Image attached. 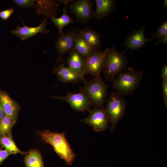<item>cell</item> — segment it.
<instances>
[{
    "label": "cell",
    "instance_id": "cell-2",
    "mask_svg": "<svg viewBox=\"0 0 167 167\" xmlns=\"http://www.w3.org/2000/svg\"><path fill=\"white\" fill-rule=\"evenodd\" d=\"M142 71L127 67L120 73L114 79L113 88L121 96L130 95L140 86L143 77Z\"/></svg>",
    "mask_w": 167,
    "mask_h": 167
},
{
    "label": "cell",
    "instance_id": "cell-5",
    "mask_svg": "<svg viewBox=\"0 0 167 167\" xmlns=\"http://www.w3.org/2000/svg\"><path fill=\"white\" fill-rule=\"evenodd\" d=\"M126 106V101L122 96L116 92L111 93L105 108L111 123V131H115L118 123L124 115Z\"/></svg>",
    "mask_w": 167,
    "mask_h": 167
},
{
    "label": "cell",
    "instance_id": "cell-7",
    "mask_svg": "<svg viewBox=\"0 0 167 167\" xmlns=\"http://www.w3.org/2000/svg\"><path fill=\"white\" fill-rule=\"evenodd\" d=\"M79 29L76 28H71L65 33L57 36L55 45L58 57V62L62 61L63 56L65 54L70 55L73 50L76 38L78 33Z\"/></svg>",
    "mask_w": 167,
    "mask_h": 167
},
{
    "label": "cell",
    "instance_id": "cell-21",
    "mask_svg": "<svg viewBox=\"0 0 167 167\" xmlns=\"http://www.w3.org/2000/svg\"><path fill=\"white\" fill-rule=\"evenodd\" d=\"M73 50L76 51L84 58L90 55L93 51L79 33L75 41Z\"/></svg>",
    "mask_w": 167,
    "mask_h": 167
},
{
    "label": "cell",
    "instance_id": "cell-13",
    "mask_svg": "<svg viewBox=\"0 0 167 167\" xmlns=\"http://www.w3.org/2000/svg\"><path fill=\"white\" fill-rule=\"evenodd\" d=\"M84 58L75 50L69 55L67 62L68 67L72 69L78 75L81 81L86 83L87 80L84 76L86 75Z\"/></svg>",
    "mask_w": 167,
    "mask_h": 167
},
{
    "label": "cell",
    "instance_id": "cell-23",
    "mask_svg": "<svg viewBox=\"0 0 167 167\" xmlns=\"http://www.w3.org/2000/svg\"><path fill=\"white\" fill-rule=\"evenodd\" d=\"M153 39L156 38L159 41L155 43V45L167 43V22L165 21L158 28L157 30L153 33Z\"/></svg>",
    "mask_w": 167,
    "mask_h": 167
},
{
    "label": "cell",
    "instance_id": "cell-31",
    "mask_svg": "<svg viewBox=\"0 0 167 167\" xmlns=\"http://www.w3.org/2000/svg\"><path fill=\"white\" fill-rule=\"evenodd\" d=\"M74 1V0H60L59 1V2L60 3H64L65 5H67L68 3L72 2Z\"/></svg>",
    "mask_w": 167,
    "mask_h": 167
},
{
    "label": "cell",
    "instance_id": "cell-16",
    "mask_svg": "<svg viewBox=\"0 0 167 167\" xmlns=\"http://www.w3.org/2000/svg\"><path fill=\"white\" fill-rule=\"evenodd\" d=\"M145 29L143 27L137 31H134L132 34H130L126 39L124 44L126 46V49L131 50H137L143 47L149 41L153 39H146L144 34Z\"/></svg>",
    "mask_w": 167,
    "mask_h": 167
},
{
    "label": "cell",
    "instance_id": "cell-12",
    "mask_svg": "<svg viewBox=\"0 0 167 167\" xmlns=\"http://www.w3.org/2000/svg\"><path fill=\"white\" fill-rule=\"evenodd\" d=\"M55 0H36L35 12L38 15H43L46 18L56 17L59 4Z\"/></svg>",
    "mask_w": 167,
    "mask_h": 167
},
{
    "label": "cell",
    "instance_id": "cell-9",
    "mask_svg": "<svg viewBox=\"0 0 167 167\" xmlns=\"http://www.w3.org/2000/svg\"><path fill=\"white\" fill-rule=\"evenodd\" d=\"M106 57L105 51L100 49L93 50L89 56L84 58V62L86 74L94 77L100 76L103 71Z\"/></svg>",
    "mask_w": 167,
    "mask_h": 167
},
{
    "label": "cell",
    "instance_id": "cell-11",
    "mask_svg": "<svg viewBox=\"0 0 167 167\" xmlns=\"http://www.w3.org/2000/svg\"><path fill=\"white\" fill-rule=\"evenodd\" d=\"M47 23V19L45 18L39 25L36 27H30L23 23V27L18 25L15 28L12 30L11 32L22 41H24L38 33H49L50 31L46 28Z\"/></svg>",
    "mask_w": 167,
    "mask_h": 167
},
{
    "label": "cell",
    "instance_id": "cell-15",
    "mask_svg": "<svg viewBox=\"0 0 167 167\" xmlns=\"http://www.w3.org/2000/svg\"><path fill=\"white\" fill-rule=\"evenodd\" d=\"M58 62L59 64L54 68L53 72L56 74L58 80L65 84L81 81L79 77L72 69L65 66V63Z\"/></svg>",
    "mask_w": 167,
    "mask_h": 167
},
{
    "label": "cell",
    "instance_id": "cell-25",
    "mask_svg": "<svg viewBox=\"0 0 167 167\" xmlns=\"http://www.w3.org/2000/svg\"><path fill=\"white\" fill-rule=\"evenodd\" d=\"M35 0H13V2L22 8L33 7L35 6Z\"/></svg>",
    "mask_w": 167,
    "mask_h": 167
},
{
    "label": "cell",
    "instance_id": "cell-32",
    "mask_svg": "<svg viewBox=\"0 0 167 167\" xmlns=\"http://www.w3.org/2000/svg\"><path fill=\"white\" fill-rule=\"evenodd\" d=\"M167 0H165L164 1V2L163 3V7L166 8L167 7Z\"/></svg>",
    "mask_w": 167,
    "mask_h": 167
},
{
    "label": "cell",
    "instance_id": "cell-22",
    "mask_svg": "<svg viewBox=\"0 0 167 167\" xmlns=\"http://www.w3.org/2000/svg\"><path fill=\"white\" fill-rule=\"evenodd\" d=\"M0 142L6 150L11 154L24 153V152L21 151L17 147L12 138L11 134L1 136L0 138Z\"/></svg>",
    "mask_w": 167,
    "mask_h": 167
},
{
    "label": "cell",
    "instance_id": "cell-10",
    "mask_svg": "<svg viewBox=\"0 0 167 167\" xmlns=\"http://www.w3.org/2000/svg\"><path fill=\"white\" fill-rule=\"evenodd\" d=\"M93 2L90 0H77L71 3L69 7L77 21L85 25L93 17Z\"/></svg>",
    "mask_w": 167,
    "mask_h": 167
},
{
    "label": "cell",
    "instance_id": "cell-28",
    "mask_svg": "<svg viewBox=\"0 0 167 167\" xmlns=\"http://www.w3.org/2000/svg\"><path fill=\"white\" fill-rule=\"evenodd\" d=\"M11 153L6 150L0 149V163Z\"/></svg>",
    "mask_w": 167,
    "mask_h": 167
},
{
    "label": "cell",
    "instance_id": "cell-24",
    "mask_svg": "<svg viewBox=\"0 0 167 167\" xmlns=\"http://www.w3.org/2000/svg\"><path fill=\"white\" fill-rule=\"evenodd\" d=\"M15 122V121L10 117L5 115L0 122V135L11 134V129Z\"/></svg>",
    "mask_w": 167,
    "mask_h": 167
},
{
    "label": "cell",
    "instance_id": "cell-19",
    "mask_svg": "<svg viewBox=\"0 0 167 167\" xmlns=\"http://www.w3.org/2000/svg\"><path fill=\"white\" fill-rule=\"evenodd\" d=\"M63 8L62 15L59 18L53 17L51 18L52 22L58 29L59 35L63 33V29L65 26L75 23L70 15L68 14L67 5Z\"/></svg>",
    "mask_w": 167,
    "mask_h": 167
},
{
    "label": "cell",
    "instance_id": "cell-6",
    "mask_svg": "<svg viewBox=\"0 0 167 167\" xmlns=\"http://www.w3.org/2000/svg\"><path fill=\"white\" fill-rule=\"evenodd\" d=\"M52 98L62 100L67 102L75 110L78 112H88L90 113L92 109L91 101L84 92L72 93L68 92L65 96H54Z\"/></svg>",
    "mask_w": 167,
    "mask_h": 167
},
{
    "label": "cell",
    "instance_id": "cell-30",
    "mask_svg": "<svg viewBox=\"0 0 167 167\" xmlns=\"http://www.w3.org/2000/svg\"><path fill=\"white\" fill-rule=\"evenodd\" d=\"M2 107L0 104V122L2 118L5 115Z\"/></svg>",
    "mask_w": 167,
    "mask_h": 167
},
{
    "label": "cell",
    "instance_id": "cell-20",
    "mask_svg": "<svg viewBox=\"0 0 167 167\" xmlns=\"http://www.w3.org/2000/svg\"><path fill=\"white\" fill-rule=\"evenodd\" d=\"M24 161L26 167H44L42 156L36 150L30 151L25 157Z\"/></svg>",
    "mask_w": 167,
    "mask_h": 167
},
{
    "label": "cell",
    "instance_id": "cell-4",
    "mask_svg": "<svg viewBox=\"0 0 167 167\" xmlns=\"http://www.w3.org/2000/svg\"><path fill=\"white\" fill-rule=\"evenodd\" d=\"M108 86L100 76L94 77L87 81L80 88L89 98L92 106L104 107L107 95Z\"/></svg>",
    "mask_w": 167,
    "mask_h": 167
},
{
    "label": "cell",
    "instance_id": "cell-8",
    "mask_svg": "<svg viewBox=\"0 0 167 167\" xmlns=\"http://www.w3.org/2000/svg\"><path fill=\"white\" fill-rule=\"evenodd\" d=\"M90 115L80 120L88 124L97 132L103 131L108 128L109 121L104 107H94L92 109Z\"/></svg>",
    "mask_w": 167,
    "mask_h": 167
},
{
    "label": "cell",
    "instance_id": "cell-3",
    "mask_svg": "<svg viewBox=\"0 0 167 167\" xmlns=\"http://www.w3.org/2000/svg\"><path fill=\"white\" fill-rule=\"evenodd\" d=\"M105 61L103 70L105 80L114 81L116 76L123 71L127 64L124 52H119L113 46L105 50Z\"/></svg>",
    "mask_w": 167,
    "mask_h": 167
},
{
    "label": "cell",
    "instance_id": "cell-1",
    "mask_svg": "<svg viewBox=\"0 0 167 167\" xmlns=\"http://www.w3.org/2000/svg\"><path fill=\"white\" fill-rule=\"evenodd\" d=\"M39 135L45 143L52 146L60 158L64 160L67 165H71L75 155L66 137V133L53 132L47 130L40 131Z\"/></svg>",
    "mask_w": 167,
    "mask_h": 167
},
{
    "label": "cell",
    "instance_id": "cell-29",
    "mask_svg": "<svg viewBox=\"0 0 167 167\" xmlns=\"http://www.w3.org/2000/svg\"><path fill=\"white\" fill-rule=\"evenodd\" d=\"M161 78L164 79H167V65H165L162 67V69Z\"/></svg>",
    "mask_w": 167,
    "mask_h": 167
},
{
    "label": "cell",
    "instance_id": "cell-27",
    "mask_svg": "<svg viewBox=\"0 0 167 167\" xmlns=\"http://www.w3.org/2000/svg\"><path fill=\"white\" fill-rule=\"evenodd\" d=\"M163 101L165 105L167 107V79L163 80L162 83Z\"/></svg>",
    "mask_w": 167,
    "mask_h": 167
},
{
    "label": "cell",
    "instance_id": "cell-17",
    "mask_svg": "<svg viewBox=\"0 0 167 167\" xmlns=\"http://www.w3.org/2000/svg\"><path fill=\"white\" fill-rule=\"evenodd\" d=\"M96 9L94 12L93 17L97 20L107 17L114 9L116 0H95Z\"/></svg>",
    "mask_w": 167,
    "mask_h": 167
},
{
    "label": "cell",
    "instance_id": "cell-14",
    "mask_svg": "<svg viewBox=\"0 0 167 167\" xmlns=\"http://www.w3.org/2000/svg\"><path fill=\"white\" fill-rule=\"evenodd\" d=\"M0 104L5 115L16 122L19 109V106L7 93L1 90H0Z\"/></svg>",
    "mask_w": 167,
    "mask_h": 167
},
{
    "label": "cell",
    "instance_id": "cell-26",
    "mask_svg": "<svg viewBox=\"0 0 167 167\" xmlns=\"http://www.w3.org/2000/svg\"><path fill=\"white\" fill-rule=\"evenodd\" d=\"M14 12L13 8L0 11V17L4 20H7Z\"/></svg>",
    "mask_w": 167,
    "mask_h": 167
},
{
    "label": "cell",
    "instance_id": "cell-18",
    "mask_svg": "<svg viewBox=\"0 0 167 167\" xmlns=\"http://www.w3.org/2000/svg\"><path fill=\"white\" fill-rule=\"evenodd\" d=\"M78 33L93 50L100 49L101 38L97 32L87 27L83 29H79Z\"/></svg>",
    "mask_w": 167,
    "mask_h": 167
}]
</instances>
